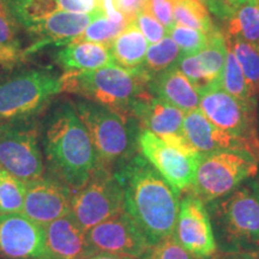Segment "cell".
Listing matches in <instances>:
<instances>
[{"instance_id": "obj_1", "label": "cell", "mask_w": 259, "mask_h": 259, "mask_svg": "<svg viewBox=\"0 0 259 259\" xmlns=\"http://www.w3.org/2000/svg\"><path fill=\"white\" fill-rule=\"evenodd\" d=\"M125 196V211L143 233L149 245L174 234L180 194L141 154L114 169Z\"/></svg>"}, {"instance_id": "obj_2", "label": "cell", "mask_w": 259, "mask_h": 259, "mask_svg": "<svg viewBox=\"0 0 259 259\" xmlns=\"http://www.w3.org/2000/svg\"><path fill=\"white\" fill-rule=\"evenodd\" d=\"M42 145L50 176L72 192L83 187L101 164L88 128L73 103H58L42 128Z\"/></svg>"}, {"instance_id": "obj_3", "label": "cell", "mask_w": 259, "mask_h": 259, "mask_svg": "<svg viewBox=\"0 0 259 259\" xmlns=\"http://www.w3.org/2000/svg\"><path fill=\"white\" fill-rule=\"evenodd\" d=\"M250 180L205 204L218 252H259V197Z\"/></svg>"}, {"instance_id": "obj_4", "label": "cell", "mask_w": 259, "mask_h": 259, "mask_svg": "<svg viewBox=\"0 0 259 259\" xmlns=\"http://www.w3.org/2000/svg\"><path fill=\"white\" fill-rule=\"evenodd\" d=\"M61 80L63 92L76 94L131 116L132 103L148 92L150 77L141 66L130 70L113 64L96 70L71 71L61 76Z\"/></svg>"}, {"instance_id": "obj_5", "label": "cell", "mask_w": 259, "mask_h": 259, "mask_svg": "<svg viewBox=\"0 0 259 259\" xmlns=\"http://www.w3.org/2000/svg\"><path fill=\"white\" fill-rule=\"evenodd\" d=\"M73 106L88 128L101 166L115 169L136 155L141 127L134 116L122 115L85 99L77 100Z\"/></svg>"}, {"instance_id": "obj_6", "label": "cell", "mask_w": 259, "mask_h": 259, "mask_svg": "<svg viewBox=\"0 0 259 259\" xmlns=\"http://www.w3.org/2000/svg\"><path fill=\"white\" fill-rule=\"evenodd\" d=\"M63 92L61 76L52 67L21 71L0 82V119H30Z\"/></svg>"}, {"instance_id": "obj_7", "label": "cell", "mask_w": 259, "mask_h": 259, "mask_svg": "<svg viewBox=\"0 0 259 259\" xmlns=\"http://www.w3.org/2000/svg\"><path fill=\"white\" fill-rule=\"evenodd\" d=\"M259 171V157L250 150L202 154L191 192L204 204L231 193Z\"/></svg>"}, {"instance_id": "obj_8", "label": "cell", "mask_w": 259, "mask_h": 259, "mask_svg": "<svg viewBox=\"0 0 259 259\" xmlns=\"http://www.w3.org/2000/svg\"><path fill=\"white\" fill-rule=\"evenodd\" d=\"M125 210L124 190L114 169L100 166L72 194L71 213L85 232Z\"/></svg>"}, {"instance_id": "obj_9", "label": "cell", "mask_w": 259, "mask_h": 259, "mask_svg": "<svg viewBox=\"0 0 259 259\" xmlns=\"http://www.w3.org/2000/svg\"><path fill=\"white\" fill-rule=\"evenodd\" d=\"M38 135L40 130L32 118L5 121L0 128V168L24 184L44 177Z\"/></svg>"}, {"instance_id": "obj_10", "label": "cell", "mask_w": 259, "mask_h": 259, "mask_svg": "<svg viewBox=\"0 0 259 259\" xmlns=\"http://www.w3.org/2000/svg\"><path fill=\"white\" fill-rule=\"evenodd\" d=\"M137 144L139 154L178 193L191 191L202 154L183 153L145 128L139 130Z\"/></svg>"}, {"instance_id": "obj_11", "label": "cell", "mask_w": 259, "mask_h": 259, "mask_svg": "<svg viewBox=\"0 0 259 259\" xmlns=\"http://www.w3.org/2000/svg\"><path fill=\"white\" fill-rule=\"evenodd\" d=\"M199 96L198 108L209 121L223 131L259 145L257 107L240 102L222 88L208 90Z\"/></svg>"}, {"instance_id": "obj_12", "label": "cell", "mask_w": 259, "mask_h": 259, "mask_svg": "<svg viewBox=\"0 0 259 259\" xmlns=\"http://www.w3.org/2000/svg\"><path fill=\"white\" fill-rule=\"evenodd\" d=\"M173 236L196 259H211L219 251L206 205L191 191L180 198Z\"/></svg>"}, {"instance_id": "obj_13", "label": "cell", "mask_w": 259, "mask_h": 259, "mask_svg": "<svg viewBox=\"0 0 259 259\" xmlns=\"http://www.w3.org/2000/svg\"><path fill=\"white\" fill-rule=\"evenodd\" d=\"M0 257L6 259H51L45 227L23 213H0Z\"/></svg>"}, {"instance_id": "obj_14", "label": "cell", "mask_w": 259, "mask_h": 259, "mask_svg": "<svg viewBox=\"0 0 259 259\" xmlns=\"http://www.w3.org/2000/svg\"><path fill=\"white\" fill-rule=\"evenodd\" d=\"M90 245L96 252L141 259L149 248V242L141 229L122 211L87 232Z\"/></svg>"}, {"instance_id": "obj_15", "label": "cell", "mask_w": 259, "mask_h": 259, "mask_svg": "<svg viewBox=\"0 0 259 259\" xmlns=\"http://www.w3.org/2000/svg\"><path fill=\"white\" fill-rule=\"evenodd\" d=\"M73 192L53 177H41L25 184V198L22 212L41 226L71 213Z\"/></svg>"}, {"instance_id": "obj_16", "label": "cell", "mask_w": 259, "mask_h": 259, "mask_svg": "<svg viewBox=\"0 0 259 259\" xmlns=\"http://www.w3.org/2000/svg\"><path fill=\"white\" fill-rule=\"evenodd\" d=\"M183 130L185 137L200 154L222 150H250L259 157V145L219 128L205 118L199 108L185 113Z\"/></svg>"}, {"instance_id": "obj_17", "label": "cell", "mask_w": 259, "mask_h": 259, "mask_svg": "<svg viewBox=\"0 0 259 259\" xmlns=\"http://www.w3.org/2000/svg\"><path fill=\"white\" fill-rule=\"evenodd\" d=\"M130 114L137 120L139 127L153 132L160 138L183 136L185 112L145 92L132 103Z\"/></svg>"}, {"instance_id": "obj_18", "label": "cell", "mask_w": 259, "mask_h": 259, "mask_svg": "<svg viewBox=\"0 0 259 259\" xmlns=\"http://www.w3.org/2000/svg\"><path fill=\"white\" fill-rule=\"evenodd\" d=\"M102 14H105L102 9L90 14H74L67 11L54 12L47 19L31 29L30 32L36 35L38 38L23 54L35 53L51 44L56 46H66L72 44L83 34L94 19Z\"/></svg>"}, {"instance_id": "obj_19", "label": "cell", "mask_w": 259, "mask_h": 259, "mask_svg": "<svg viewBox=\"0 0 259 259\" xmlns=\"http://www.w3.org/2000/svg\"><path fill=\"white\" fill-rule=\"evenodd\" d=\"M45 236L51 259H87L96 253L72 213L45 226Z\"/></svg>"}, {"instance_id": "obj_20", "label": "cell", "mask_w": 259, "mask_h": 259, "mask_svg": "<svg viewBox=\"0 0 259 259\" xmlns=\"http://www.w3.org/2000/svg\"><path fill=\"white\" fill-rule=\"evenodd\" d=\"M148 89L154 96L185 113L199 107V93L177 66L151 77Z\"/></svg>"}, {"instance_id": "obj_21", "label": "cell", "mask_w": 259, "mask_h": 259, "mask_svg": "<svg viewBox=\"0 0 259 259\" xmlns=\"http://www.w3.org/2000/svg\"><path fill=\"white\" fill-rule=\"evenodd\" d=\"M56 61L66 70L71 71H88L113 65L111 51L108 46L95 42H72L58 51Z\"/></svg>"}, {"instance_id": "obj_22", "label": "cell", "mask_w": 259, "mask_h": 259, "mask_svg": "<svg viewBox=\"0 0 259 259\" xmlns=\"http://www.w3.org/2000/svg\"><path fill=\"white\" fill-rule=\"evenodd\" d=\"M113 61L124 69H136L143 64L149 48V42L134 22L116 36L109 45Z\"/></svg>"}, {"instance_id": "obj_23", "label": "cell", "mask_w": 259, "mask_h": 259, "mask_svg": "<svg viewBox=\"0 0 259 259\" xmlns=\"http://www.w3.org/2000/svg\"><path fill=\"white\" fill-rule=\"evenodd\" d=\"M225 25L226 41L240 40L259 48V4L248 3L239 8Z\"/></svg>"}, {"instance_id": "obj_24", "label": "cell", "mask_w": 259, "mask_h": 259, "mask_svg": "<svg viewBox=\"0 0 259 259\" xmlns=\"http://www.w3.org/2000/svg\"><path fill=\"white\" fill-rule=\"evenodd\" d=\"M209 42L205 50L196 54L204 73L211 80L215 89L221 88L223 70L227 57V41L223 31L218 27L208 34Z\"/></svg>"}, {"instance_id": "obj_25", "label": "cell", "mask_w": 259, "mask_h": 259, "mask_svg": "<svg viewBox=\"0 0 259 259\" xmlns=\"http://www.w3.org/2000/svg\"><path fill=\"white\" fill-rule=\"evenodd\" d=\"M6 3L17 23L28 31L60 11L57 0H6Z\"/></svg>"}, {"instance_id": "obj_26", "label": "cell", "mask_w": 259, "mask_h": 259, "mask_svg": "<svg viewBox=\"0 0 259 259\" xmlns=\"http://www.w3.org/2000/svg\"><path fill=\"white\" fill-rule=\"evenodd\" d=\"M221 88L240 102L246 103L248 106L257 107L258 99L251 92L250 87L245 79L240 64L228 46H227V57Z\"/></svg>"}, {"instance_id": "obj_27", "label": "cell", "mask_w": 259, "mask_h": 259, "mask_svg": "<svg viewBox=\"0 0 259 259\" xmlns=\"http://www.w3.org/2000/svg\"><path fill=\"white\" fill-rule=\"evenodd\" d=\"M180 57L181 53L178 45L169 36H166L148 48L147 56L141 67L151 78L155 74L176 66Z\"/></svg>"}, {"instance_id": "obj_28", "label": "cell", "mask_w": 259, "mask_h": 259, "mask_svg": "<svg viewBox=\"0 0 259 259\" xmlns=\"http://www.w3.org/2000/svg\"><path fill=\"white\" fill-rule=\"evenodd\" d=\"M174 23L205 34L215 27L202 0H174Z\"/></svg>"}, {"instance_id": "obj_29", "label": "cell", "mask_w": 259, "mask_h": 259, "mask_svg": "<svg viewBox=\"0 0 259 259\" xmlns=\"http://www.w3.org/2000/svg\"><path fill=\"white\" fill-rule=\"evenodd\" d=\"M0 51L5 57V64L14 63L21 56L18 23L6 0H0Z\"/></svg>"}, {"instance_id": "obj_30", "label": "cell", "mask_w": 259, "mask_h": 259, "mask_svg": "<svg viewBox=\"0 0 259 259\" xmlns=\"http://www.w3.org/2000/svg\"><path fill=\"white\" fill-rule=\"evenodd\" d=\"M228 46L235 54L240 64L245 79L250 87L251 92L257 97L259 96V48L252 46L247 42L240 40L227 41Z\"/></svg>"}, {"instance_id": "obj_31", "label": "cell", "mask_w": 259, "mask_h": 259, "mask_svg": "<svg viewBox=\"0 0 259 259\" xmlns=\"http://www.w3.org/2000/svg\"><path fill=\"white\" fill-rule=\"evenodd\" d=\"M25 198V184L0 168V213H21Z\"/></svg>"}, {"instance_id": "obj_32", "label": "cell", "mask_w": 259, "mask_h": 259, "mask_svg": "<svg viewBox=\"0 0 259 259\" xmlns=\"http://www.w3.org/2000/svg\"><path fill=\"white\" fill-rule=\"evenodd\" d=\"M127 24L118 23L109 19L105 14L97 16L83 34L73 42H95L109 47L113 40L125 30Z\"/></svg>"}, {"instance_id": "obj_33", "label": "cell", "mask_w": 259, "mask_h": 259, "mask_svg": "<svg viewBox=\"0 0 259 259\" xmlns=\"http://www.w3.org/2000/svg\"><path fill=\"white\" fill-rule=\"evenodd\" d=\"M168 36L179 47L181 56H194L205 50L209 37L205 32L176 24L168 30Z\"/></svg>"}, {"instance_id": "obj_34", "label": "cell", "mask_w": 259, "mask_h": 259, "mask_svg": "<svg viewBox=\"0 0 259 259\" xmlns=\"http://www.w3.org/2000/svg\"><path fill=\"white\" fill-rule=\"evenodd\" d=\"M141 259H196L178 242L174 236L150 245Z\"/></svg>"}, {"instance_id": "obj_35", "label": "cell", "mask_w": 259, "mask_h": 259, "mask_svg": "<svg viewBox=\"0 0 259 259\" xmlns=\"http://www.w3.org/2000/svg\"><path fill=\"white\" fill-rule=\"evenodd\" d=\"M136 27L139 31L144 35L149 44H156V42L163 40L168 35V30L164 25H162L156 18L153 17L149 12L144 11L139 12L137 17L134 21Z\"/></svg>"}, {"instance_id": "obj_36", "label": "cell", "mask_w": 259, "mask_h": 259, "mask_svg": "<svg viewBox=\"0 0 259 259\" xmlns=\"http://www.w3.org/2000/svg\"><path fill=\"white\" fill-rule=\"evenodd\" d=\"M145 11L169 30L174 27V0H147Z\"/></svg>"}, {"instance_id": "obj_37", "label": "cell", "mask_w": 259, "mask_h": 259, "mask_svg": "<svg viewBox=\"0 0 259 259\" xmlns=\"http://www.w3.org/2000/svg\"><path fill=\"white\" fill-rule=\"evenodd\" d=\"M253 2L258 0H203L206 9L223 21H227L240 6Z\"/></svg>"}, {"instance_id": "obj_38", "label": "cell", "mask_w": 259, "mask_h": 259, "mask_svg": "<svg viewBox=\"0 0 259 259\" xmlns=\"http://www.w3.org/2000/svg\"><path fill=\"white\" fill-rule=\"evenodd\" d=\"M60 11L90 14L101 9L99 0H57Z\"/></svg>"}, {"instance_id": "obj_39", "label": "cell", "mask_w": 259, "mask_h": 259, "mask_svg": "<svg viewBox=\"0 0 259 259\" xmlns=\"http://www.w3.org/2000/svg\"><path fill=\"white\" fill-rule=\"evenodd\" d=\"M147 0H114V6L128 23L134 22L139 12L144 11Z\"/></svg>"}, {"instance_id": "obj_40", "label": "cell", "mask_w": 259, "mask_h": 259, "mask_svg": "<svg viewBox=\"0 0 259 259\" xmlns=\"http://www.w3.org/2000/svg\"><path fill=\"white\" fill-rule=\"evenodd\" d=\"M211 259H258L255 253L248 252H218Z\"/></svg>"}, {"instance_id": "obj_41", "label": "cell", "mask_w": 259, "mask_h": 259, "mask_svg": "<svg viewBox=\"0 0 259 259\" xmlns=\"http://www.w3.org/2000/svg\"><path fill=\"white\" fill-rule=\"evenodd\" d=\"M87 259H136V258L124 257V255H116V254H111V253H103V252H96L95 254L90 255V257Z\"/></svg>"}, {"instance_id": "obj_42", "label": "cell", "mask_w": 259, "mask_h": 259, "mask_svg": "<svg viewBox=\"0 0 259 259\" xmlns=\"http://www.w3.org/2000/svg\"><path fill=\"white\" fill-rule=\"evenodd\" d=\"M250 183H251V185L253 186L254 191H255V192H257L258 197H259V171H258L257 176H255L254 178H252V179L250 180Z\"/></svg>"}, {"instance_id": "obj_43", "label": "cell", "mask_w": 259, "mask_h": 259, "mask_svg": "<svg viewBox=\"0 0 259 259\" xmlns=\"http://www.w3.org/2000/svg\"><path fill=\"white\" fill-rule=\"evenodd\" d=\"M0 63L5 64V57H4V54H3L2 51H0Z\"/></svg>"}, {"instance_id": "obj_44", "label": "cell", "mask_w": 259, "mask_h": 259, "mask_svg": "<svg viewBox=\"0 0 259 259\" xmlns=\"http://www.w3.org/2000/svg\"><path fill=\"white\" fill-rule=\"evenodd\" d=\"M4 122H5L4 120H2V119H0V128H2V126L4 125Z\"/></svg>"}, {"instance_id": "obj_45", "label": "cell", "mask_w": 259, "mask_h": 259, "mask_svg": "<svg viewBox=\"0 0 259 259\" xmlns=\"http://www.w3.org/2000/svg\"><path fill=\"white\" fill-rule=\"evenodd\" d=\"M258 135H259V113H258Z\"/></svg>"}, {"instance_id": "obj_46", "label": "cell", "mask_w": 259, "mask_h": 259, "mask_svg": "<svg viewBox=\"0 0 259 259\" xmlns=\"http://www.w3.org/2000/svg\"><path fill=\"white\" fill-rule=\"evenodd\" d=\"M255 255H257V258L259 259V252H255Z\"/></svg>"}, {"instance_id": "obj_47", "label": "cell", "mask_w": 259, "mask_h": 259, "mask_svg": "<svg viewBox=\"0 0 259 259\" xmlns=\"http://www.w3.org/2000/svg\"><path fill=\"white\" fill-rule=\"evenodd\" d=\"M0 259H6V258H3V257H0Z\"/></svg>"}, {"instance_id": "obj_48", "label": "cell", "mask_w": 259, "mask_h": 259, "mask_svg": "<svg viewBox=\"0 0 259 259\" xmlns=\"http://www.w3.org/2000/svg\"><path fill=\"white\" fill-rule=\"evenodd\" d=\"M258 4H259V0H258Z\"/></svg>"}, {"instance_id": "obj_49", "label": "cell", "mask_w": 259, "mask_h": 259, "mask_svg": "<svg viewBox=\"0 0 259 259\" xmlns=\"http://www.w3.org/2000/svg\"><path fill=\"white\" fill-rule=\"evenodd\" d=\"M99 2H101V0H99Z\"/></svg>"}, {"instance_id": "obj_50", "label": "cell", "mask_w": 259, "mask_h": 259, "mask_svg": "<svg viewBox=\"0 0 259 259\" xmlns=\"http://www.w3.org/2000/svg\"><path fill=\"white\" fill-rule=\"evenodd\" d=\"M202 2H203V0H202Z\"/></svg>"}]
</instances>
